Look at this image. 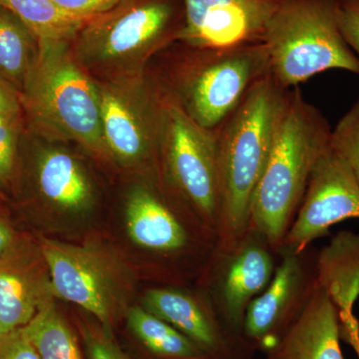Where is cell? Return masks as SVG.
<instances>
[{"label": "cell", "mask_w": 359, "mask_h": 359, "mask_svg": "<svg viewBox=\"0 0 359 359\" xmlns=\"http://www.w3.org/2000/svg\"><path fill=\"white\" fill-rule=\"evenodd\" d=\"M37 242L56 299L76 304L108 330L126 316L135 273L119 254L103 245L68 244L43 236Z\"/></svg>", "instance_id": "obj_7"}, {"label": "cell", "mask_w": 359, "mask_h": 359, "mask_svg": "<svg viewBox=\"0 0 359 359\" xmlns=\"http://www.w3.org/2000/svg\"><path fill=\"white\" fill-rule=\"evenodd\" d=\"M78 330L87 359H133L117 344L112 330L104 327L98 321L79 320Z\"/></svg>", "instance_id": "obj_26"}, {"label": "cell", "mask_w": 359, "mask_h": 359, "mask_svg": "<svg viewBox=\"0 0 359 359\" xmlns=\"http://www.w3.org/2000/svg\"><path fill=\"white\" fill-rule=\"evenodd\" d=\"M263 43L271 76L287 90L328 70L359 75V59L340 32L337 0H280Z\"/></svg>", "instance_id": "obj_6"}, {"label": "cell", "mask_w": 359, "mask_h": 359, "mask_svg": "<svg viewBox=\"0 0 359 359\" xmlns=\"http://www.w3.org/2000/svg\"><path fill=\"white\" fill-rule=\"evenodd\" d=\"M22 328L40 359H83L76 335L55 302L40 309Z\"/></svg>", "instance_id": "obj_23"}, {"label": "cell", "mask_w": 359, "mask_h": 359, "mask_svg": "<svg viewBox=\"0 0 359 359\" xmlns=\"http://www.w3.org/2000/svg\"><path fill=\"white\" fill-rule=\"evenodd\" d=\"M0 6L15 14L39 42H70L87 20L65 13L52 0H0Z\"/></svg>", "instance_id": "obj_22"}, {"label": "cell", "mask_w": 359, "mask_h": 359, "mask_svg": "<svg viewBox=\"0 0 359 359\" xmlns=\"http://www.w3.org/2000/svg\"><path fill=\"white\" fill-rule=\"evenodd\" d=\"M316 283L330 295L340 318L353 316L359 297V233L341 231L321 250Z\"/></svg>", "instance_id": "obj_19"}, {"label": "cell", "mask_w": 359, "mask_h": 359, "mask_svg": "<svg viewBox=\"0 0 359 359\" xmlns=\"http://www.w3.org/2000/svg\"><path fill=\"white\" fill-rule=\"evenodd\" d=\"M55 299L39 242L21 233L0 257V335L25 327Z\"/></svg>", "instance_id": "obj_12"}, {"label": "cell", "mask_w": 359, "mask_h": 359, "mask_svg": "<svg viewBox=\"0 0 359 359\" xmlns=\"http://www.w3.org/2000/svg\"><path fill=\"white\" fill-rule=\"evenodd\" d=\"M0 203V257L11 249L20 238L21 233L16 230L11 214Z\"/></svg>", "instance_id": "obj_30"}, {"label": "cell", "mask_w": 359, "mask_h": 359, "mask_svg": "<svg viewBox=\"0 0 359 359\" xmlns=\"http://www.w3.org/2000/svg\"><path fill=\"white\" fill-rule=\"evenodd\" d=\"M162 191L151 185L136 186L127 198L125 219L129 238L135 245L171 254L185 249L189 233Z\"/></svg>", "instance_id": "obj_17"}, {"label": "cell", "mask_w": 359, "mask_h": 359, "mask_svg": "<svg viewBox=\"0 0 359 359\" xmlns=\"http://www.w3.org/2000/svg\"><path fill=\"white\" fill-rule=\"evenodd\" d=\"M22 115L20 96L13 88L0 81V119Z\"/></svg>", "instance_id": "obj_31"}, {"label": "cell", "mask_w": 359, "mask_h": 359, "mask_svg": "<svg viewBox=\"0 0 359 359\" xmlns=\"http://www.w3.org/2000/svg\"><path fill=\"white\" fill-rule=\"evenodd\" d=\"M359 219V184L346 162L328 147L316 162L304 202L283 243L299 254L334 224Z\"/></svg>", "instance_id": "obj_10"}, {"label": "cell", "mask_w": 359, "mask_h": 359, "mask_svg": "<svg viewBox=\"0 0 359 359\" xmlns=\"http://www.w3.org/2000/svg\"><path fill=\"white\" fill-rule=\"evenodd\" d=\"M108 159L126 168L159 169L167 95L147 69L120 81H96Z\"/></svg>", "instance_id": "obj_8"}, {"label": "cell", "mask_w": 359, "mask_h": 359, "mask_svg": "<svg viewBox=\"0 0 359 359\" xmlns=\"http://www.w3.org/2000/svg\"><path fill=\"white\" fill-rule=\"evenodd\" d=\"M290 90L262 78L215 130L221 212L218 231L230 252L250 229V207L268 162Z\"/></svg>", "instance_id": "obj_1"}, {"label": "cell", "mask_w": 359, "mask_h": 359, "mask_svg": "<svg viewBox=\"0 0 359 359\" xmlns=\"http://www.w3.org/2000/svg\"><path fill=\"white\" fill-rule=\"evenodd\" d=\"M231 252L219 295L226 323L231 330H238L244 325L245 311L252 297L271 280L273 263L269 250L259 243H240Z\"/></svg>", "instance_id": "obj_18"}, {"label": "cell", "mask_w": 359, "mask_h": 359, "mask_svg": "<svg viewBox=\"0 0 359 359\" xmlns=\"http://www.w3.org/2000/svg\"><path fill=\"white\" fill-rule=\"evenodd\" d=\"M26 133L35 143L27 147L26 169L39 199L63 214L88 212L95 204V190L83 164L69 151Z\"/></svg>", "instance_id": "obj_13"}, {"label": "cell", "mask_w": 359, "mask_h": 359, "mask_svg": "<svg viewBox=\"0 0 359 359\" xmlns=\"http://www.w3.org/2000/svg\"><path fill=\"white\" fill-rule=\"evenodd\" d=\"M20 100L26 131L52 143L75 142L89 154L108 159L98 88L73 58L69 42H39Z\"/></svg>", "instance_id": "obj_5"}, {"label": "cell", "mask_w": 359, "mask_h": 359, "mask_svg": "<svg viewBox=\"0 0 359 359\" xmlns=\"http://www.w3.org/2000/svg\"><path fill=\"white\" fill-rule=\"evenodd\" d=\"M337 20L342 36L359 59V0H337Z\"/></svg>", "instance_id": "obj_27"}, {"label": "cell", "mask_w": 359, "mask_h": 359, "mask_svg": "<svg viewBox=\"0 0 359 359\" xmlns=\"http://www.w3.org/2000/svg\"><path fill=\"white\" fill-rule=\"evenodd\" d=\"M25 130L23 115L0 119V190L2 192L18 186Z\"/></svg>", "instance_id": "obj_24"}, {"label": "cell", "mask_w": 359, "mask_h": 359, "mask_svg": "<svg viewBox=\"0 0 359 359\" xmlns=\"http://www.w3.org/2000/svg\"><path fill=\"white\" fill-rule=\"evenodd\" d=\"M280 0H184L185 28L180 41L231 48L263 43Z\"/></svg>", "instance_id": "obj_11"}, {"label": "cell", "mask_w": 359, "mask_h": 359, "mask_svg": "<svg viewBox=\"0 0 359 359\" xmlns=\"http://www.w3.org/2000/svg\"><path fill=\"white\" fill-rule=\"evenodd\" d=\"M159 168L189 208L218 231L221 192L216 133L193 121L168 95Z\"/></svg>", "instance_id": "obj_9"}, {"label": "cell", "mask_w": 359, "mask_h": 359, "mask_svg": "<svg viewBox=\"0 0 359 359\" xmlns=\"http://www.w3.org/2000/svg\"><path fill=\"white\" fill-rule=\"evenodd\" d=\"M330 147L346 163L359 184V98L332 129Z\"/></svg>", "instance_id": "obj_25"}, {"label": "cell", "mask_w": 359, "mask_h": 359, "mask_svg": "<svg viewBox=\"0 0 359 359\" xmlns=\"http://www.w3.org/2000/svg\"><path fill=\"white\" fill-rule=\"evenodd\" d=\"M65 13L76 18H88L108 11L120 0H52Z\"/></svg>", "instance_id": "obj_29"}, {"label": "cell", "mask_w": 359, "mask_h": 359, "mask_svg": "<svg viewBox=\"0 0 359 359\" xmlns=\"http://www.w3.org/2000/svg\"><path fill=\"white\" fill-rule=\"evenodd\" d=\"M340 335L353 347L359 358V323L355 316L340 318Z\"/></svg>", "instance_id": "obj_32"}, {"label": "cell", "mask_w": 359, "mask_h": 359, "mask_svg": "<svg viewBox=\"0 0 359 359\" xmlns=\"http://www.w3.org/2000/svg\"><path fill=\"white\" fill-rule=\"evenodd\" d=\"M39 53L32 30L6 7L0 6V81L22 94Z\"/></svg>", "instance_id": "obj_20"}, {"label": "cell", "mask_w": 359, "mask_h": 359, "mask_svg": "<svg viewBox=\"0 0 359 359\" xmlns=\"http://www.w3.org/2000/svg\"><path fill=\"white\" fill-rule=\"evenodd\" d=\"M7 200V197L6 195V193L2 192L1 190H0V203H4Z\"/></svg>", "instance_id": "obj_33"}, {"label": "cell", "mask_w": 359, "mask_h": 359, "mask_svg": "<svg viewBox=\"0 0 359 359\" xmlns=\"http://www.w3.org/2000/svg\"><path fill=\"white\" fill-rule=\"evenodd\" d=\"M185 20L184 0H120L85 21L70 52L96 81L133 79L180 41Z\"/></svg>", "instance_id": "obj_2"}, {"label": "cell", "mask_w": 359, "mask_h": 359, "mask_svg": "<svg viewBox=\"0 0 359 359\" xmlns=\"http://www.w3.org/2000/svg\"><path fill=\"white\" fill-rule=\"evenodd\" d=\"M126 318L137 339L160 358L199 359L205 356L192 340L145 309L130 306Z\"/></svg>", "instance_id": "obj_21"}, {"label": "cell", "mask_w": 359, "mask_h": 359, "mask_svg": "<svg viewBox=\"0 0 359 359\" xmlns=\"http://www.w3.org/2000/svg\"><path fill=\"white\" fill-rule=\"evenodd\" d=\"M143 306L149 313L192 340L205 358L245 359L247 356V344L221 327L197 299L185 292L172 289L148 290Z\"/></svg>", "instance_id": "obj_14"}, {"label": "cell", "mask_w": 359, "mask_h": 359, "mask_svg": "<svg viewBox=\"0 0 359 359\" xmlns=\"http://www.w3.org/2000/svg\"><path fill=\"white\" fill-rule=\"evenodd\" d=\"M304 271L299 254L289 252L276 271L273 282L261 297L252 299L245 311V339L254 344L273 346L292 323L297 295L301 292Z\"/></svg>", "instance_id": "obj_16"}, {"label": "cell", "mask_w": 359, "mask_h": 359, "mask_svg": "<svg viewBox=\"0 0 359 359\" xmlns=\"http://www.w3.org/2000/svg\"><path fill=\"white\" fill-rule=\"evenodd\" d=\"M339 337V309L316 280L302 311L269 348V359H344Z\"/></svg>", "instance_id": "obj_15"}, {"label": "cell", "mask_w": 359, "mask_h": 359, "mask_svg": "<svg viewBox=\"0 0 359 359\" xmlns=\"http://www.w3.org/2000/svg\"><path fill=\"white\" fill-rule=\"evenodd\" d=\"M0 359H40L22 327L0 335Z\"/></svg>", "instance_id": "obj_28"}, {"label": "cell", "mask_w": 359, "mask_h": 359, "mask_svg": "<svg viewBox=\"0 0 359 359\" xmlns=\"http://www.w3.org/2000/svg\"><path fill=\"white\" fill-rule=\"evenodd\" d=\"M148 69L175 104L210 130L228 117L257 81L271 74L264 43L212 48L178 41L156 56Z\"/></svg>", "instance_id": "obj_3"}, {"label": "cell", "mask_w": 359, "mask_h": 359, "mask_svg": "<svg viewBox=\"0 0 359 359\" xmlns=\"http://www.w3.org/2000/svg\"><path fill=\"white\" fill-rule=\"evenodd\" d=\"M332 131L325 116L306 100L301 90H290L250 207L249 230L269 245L283 242L311 172L330 147Z\"/></svg>", "instance_id": "obj_4"}]
</instances>
